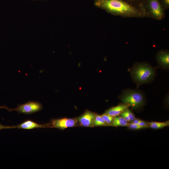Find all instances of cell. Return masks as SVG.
I'll use <instances>...</instances> for the list:
<instances>
[{
	"label": "cell",
	"mask_w": 169,
	"mask_h": 169,
	"mask_svg": "<svg viewBox=\"0 0 169 169\" xmlns=\"http://www.w3.org/2000/svg\"><path fill=\"white\" fill-rule=\"evenodd\" d=\"M94 5L113 15L125 18L146 17L141 4L126 0H95Z\"/></svg>",
	"instance_id": "1"
},
{
	"label": "cell",
	"mask_w": 169,
	"mask_h": 169,
	"mask_svg": "<svg viewBox=\"0 0 169 169\" xmlns=\"http://www.w3.org/2000/svg\"><path fill=\"white\" fill-rule=\"evenodd\" d=\"M154 74L153 68L146 64H139L135 65L131 71L133 79L139 84L150 81L153 79Z\"/></svg>",
	"instance_id": "2"
},
{
	"label": "cell",
	"mask_w": 169,
	"mask_h": 169,
	"mask_svg": "<svg viewBox=\"0 0 169 169\" xmlns=\"http://www.w3.org/2000/svg\"><path fill=\"white\" fill-rule=\"evenodd\" d=\"M142 5L147 17L161 20L165 16V9L159 0H143Z\"/></svg>",
	"instance_id": "3"
},
{
	"label": "cell",
	"mask_w": 169,
	"mask_h": 169,
	"mask_svg": "<svg viewBox=\"0 0 169 169\" xmlns=\"http://www.w3.org/2000/svg\"><path fill=\"white\" fill-rule=\"evenodd\" d=\"M121 100L123 104H127L133 109H138L144 103V97L140 92L134 90H126L123 93Z\"/></svg>",
	"instance_id": "4"
},
{
	"label": "cell",
	"mask_w": 169,
	"mask_h": 169,
	"mask_svg": "<svg viewBox=\"0 0 169 169\" xmlns=\"http://www.w3.org/2000/svg\"><path fill=\"white\" fill-rule=\"evenodd\" d=\"M0 108L5 109L9 111H16L19 113L28 115L40 111L43 108V106L38 102L29 101L25 103L18 105L17 107L14 109H9L5 106H0Z\"/></svg>",
	"instance_id": "5"
},
{
	"label": "cell",
	"mask_w": 169,
	"mask_h": 169,
	"mask_svg": "<svg viewBox=\"0 0 169 169\" xmlns=\"http://www.w3.org/2000/svg\"><path fill=\"white\" fill-rule=\"evenodd\" d=\"M77 123L76 120L75 119L64 118L52 119L49 123L48 124V127L64 130L75 126Z\"/></svg>",
	"instance_id": "6"
},
{
	"label": "cell",
	"mask_w": 169,
	"mask_h": 169,
	"mask_svg": "<svg viewBox=\"0 0 169 169\" xmlns=\"http://www.w3.org/2000/svg\"><path fill=\"white\" fill-rule=\"evenodd\" d=\"M95 116V113L87 110L78 118L77 121L82 126L88 127H94Z\"/></svg>",
	"instance_id": "7"
},
{
	"label": "cell",
	"mask_w": 169,
	"mask_h": 169,
	"mask_svg": "<svg viewBox=\"0 0 169 169\" xmlns=\"http://www.w3.org/2000/svg\"><path fill=\"white\" fill-rule=\"evenodd\" d=\"M48 127V124H40L30 120H26L19 125L13 126L14 128L26 129H32L35 128Z\"/></svg>",
	"instance_id": "8"
},
{
	"label": "cell",
	"mask_w": 169,
	"mask_h": 169,
	"mask_svg": "<svg viewBox=\"0 0 169 169\" xmlns=\"http://www.w3.org/2000/svg\"><path fill=\"white\" fill-rule=\"evenodd\" d=\"M158 63L162 67L168 68L169 66V53L167 50L159 52L156 55Z\"/></svg>",
	"instance_id": "9"
},
{
	"label": "cell",
	"mask_w": 169,
	"mask_h": 169,
	"mask_svg": "<svg viewBox=\"0 0 169 169\" xmlns=\"http://www.w3.org/2000/svg\"><path fill=\"white\" fill-rule=\"evenodd\" d=\"M130 106L129 105L123 104L110 108L107 110L104 114L114 117L119 116L121 113L127 109Z\"/></svg>",
	"instance_id": "10"
},
{
	"label": "cell",
	"mask_w": 169,
	"mask_h": 169,
	"mask_svg": "<svg viewBox=\"0 0 169 169\" xmlns=\"http://www.w3.org/2000/svg\"><path fill=\"white\" fill-rule=\"evenodd\" d=\"M129 123L121 116L114 117L112 122L109 125L112 126H128Z\"/></svg>",
	"instance_id": "11"
},
{
	"label": "cell",
	"mask_w": 169,
	"mask_h": 169,
	"mask_svg": "<svg viewBox=\"0 0 169 169\" xmlns=\"http://www.w3.org/2000/svg\"><path fill=\"white\" fill-rule=\"evenodd\" d=\"M169 125V120L164 122H151L149 123V128L154 129L162 128Z\"/></svg>",
	"instance_id": "12"
},
{
	"label": "cell",
	"mask_w": 169,
	"mask_h": 169,
	"mask_svg": "<svg viewBox=\"0 0 169 169\" xmlns=\"http://www.w3.org/2000/svg\"><path fill=\"white\" fill-rule=\"evenodd\" d=\"M105 125V123L101 115H95L94 121V126H100Z\"/></svg>",
	"instance_id": "13"
},
{
	"label": "cell",
	"mask_w": 169,
	"mask_h": 169,
	"mask_svg": "<svg viewBox=\"0 0 169 169\" xmlns=\"http://www.w3.org/2000/svg\"><path fill=\"white\" fill-rule=\"evenodd\" d=\"M106 125H109L113 121L114 117L104 114L101 115Z\"/></svg>",
	"instance_id": "14"
},
{
	"label": "cell",
	"mask_w": 169,
	"mask_h": 169,
	"mask_svg": "<svg viewBox=\"0 0 169 169\" xmlns=\"http://www.w3.org/2000/svg\"><path fill=\"white\" fill-rule=\"evenodd\" d=\"M128 126L129 129L133 130H138L149 128V125L142 126L133 123L129 124Z\"/></svg>",
	"instance_id": "15"
},
{
	"label": "cell",
	"mask_w": 169,
	"mask_h": 169,
	"mask_svg": "<svg viewBox=\"0 0 169 169\" xmlns=\"http://www.w3.org/2000/svg\"><path fill=\"white\" fill-rule=\"evenodd\" d=\"M124 112L129 119L130 121H132L136 118L132 112L128 109L125 110Z\"/></svg>",
	"instance_id": "16"
},
{
	"label": "cell",
	"mask_w": 169,
	"mask_h": 169,
	"mask_svg": "<svg viewBox=\"0 0 169 169\" xmlns=\"http://www.w3.org/2000/svg\"><path fill=\"white\" fill-rule=\"evenodd\" d=\"M159 2L165 10L169 8V0H159Z\"/></svg>",
	"instance_id": "17"
},
{
	"label": "cell",
	"mask_w": 169,
	"mask_h": 169,
	"mask_svg": "<svg viewBox=\"0 0 169 169\" xmlns=\"http://www.w3.org/2000/svg\"><path fill=\"white\" fill-rule=\"evenodd\" d=\"M137 124L142 126L148 125H149V123L140 120V121Z\"/></svg>",
	"instance_id": "18"
},
{
	"label": "cell",
	"mask_w": 169,
	"mask_h": 169,
	"mask_svg": "<svg viewBox=\"0 0 169 169\" xmlns=\"http://www.w3.org/2000/svg\"><path fill=\"white\" fill-rule=\"evenodd\" d=\"M129 2L139 4H141L143 0H126Z\"/></svg>",
	"instance_id": "19"
},
{
	"label": "cell",
	"mask_w": 169,
	"mask_h": 169,
	"mask_svg": "<svg viewBox=\"0 0 169 169\" xmlns=\"http://www.w3.org/2000/svg\"><path fill=\"white\" fill-rule=\"evenodd\" d=\"M13 128V126H4L0 123V130L2 129Z\"/></svg>",
	"instance_id": "20"
},
{
	"label": "cell",
	"mask_w": 169,
	"mask_h": 169,
	"mask_svg": "<svg viewBox=\"0 0 169 169\" xmlns=\"http://www.w3.org/2000/svg\"><path fill=\"white\" fill-rule=\"evenodd\" d=\"M33 1H44L46 0H32Z\"/></svg>",
	"instance_id": "21"
}]
</instances>
